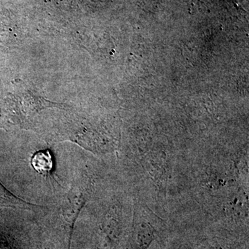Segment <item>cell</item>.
I'll list each match as a JSON object with an SVG mask.
<instances>
[{"instance_id":"cell-2","label":"cell","mask_w":249,"mask_h":249,"mask_svg":"<svg viewBox=\"0 0 249 249\" xmlns=\"http://www.w3.org/2000/svg\"><path fill=\"white\" fill-rule=\"evenodd\" d=\"M33 168L38 173L47 175L52 172L53 168L52 156L48 150L37 152L31 159Z\"/></svg>"},{"instance_id":"cell-1","label":"cell","mask_w":249,"mask_h":249,"mask_svg":"<svg viewBox=\"0 0 249 249\" xmlns=\"http://www.w3.org/2000/svg\"><path fill=\"white\" fill-rule=\"evenodd\" d=\"M87 199L85 191L79 186H73L63 198L61 205L62 214L70 229V240L75 223Z\"/></svg>"},{"instance_id":"cell-3","label":"cell","mask_w":249,"mask_h":249,"mask_svg":"<svg viewBox=\"0 0 249 249\" xmlns=\"http://www.w3.org/2000/svg\"><path fill=\"white\" fill-rule=\"evenodd\" d=\"M0 206L19 207L25 209V208H30V206H34V204H31L30 203L15 196L0 183Z\"/></svg>"}]
</instances>
